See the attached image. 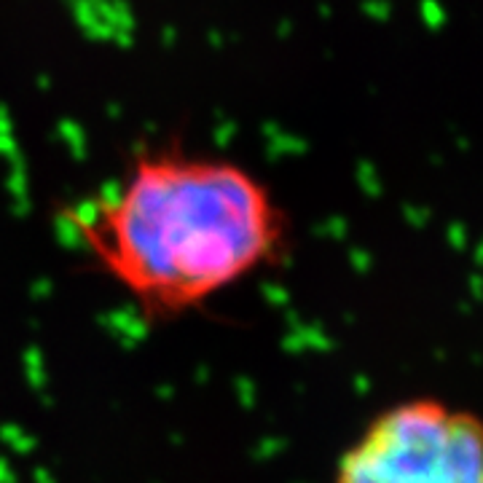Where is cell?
<instances>
[{"label":"cell","instance_id":"obj_2","mask_svg":"<svg viewBox=\"0 0 483 483\" xmlns=\"http://www.w3.org/2000/svg\"><path fill=\"white\" fill-rule=\"evenodd\" d=\"M336 483H483L481 422L435 397L397 403L341 456Z\"/></svg>","mask_w":483,"mask_h":483},{"label":"cell","instance_id":"obj_1","mask_svg":"<svg viewBox=\"0 0 483 483\" xmlns=\"http://www.w3.org/2000/svg\"><path fill=\"white\" fill-rule=\"evenodd\" d=\"M97 266L145 315L201 306L266 266L285 242V212L253 169L183 148L143 151L121 183L76 212Z\"/></svg>","mask_w":483,"mask_h":483}]
</instances>
